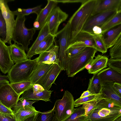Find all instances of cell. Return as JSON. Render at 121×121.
I'll use <instances>...</instances> for the list:
<instances>
[{
  "instance_id": "1",
  "label": "cell",
  "mask_w": 121,
  "mask_h": 121,
  "mask_svg": "<svg viewBox=\"0 0 121 121\" xmlns=\"http://www.w3.org/2000/svg\"><path fill=\"white\" fill-rule=\"evenodd\" d=\"M96 0H86L70 18L68 22L70 26V37L69 44L82 30L88 19L91 16Z\"/></svg>"
},
{
  "instance_id": "2",
  "label": "cell",
  "mask_w": 121,
  "mask_h": 121,
  "mask_svg": "<svg viewBox=\"0 0 121 121\" xmlns=\"http://www.w3.org/2000/svg\"><path fill=\"white\" fill-rule=\"evenodd\" d=\"M97 52L95 48L87 47L78 54L68 58L66 70L68 76L73 77L84 69L93 59Z\"/></svg>"
},
{
  "instance_id": "3",
  "label": "cell",
  "mask_w": 121,
  "mask_h": 121,
  "mask_svg": "<svg viewBox=\"0 0 121 121\" xmlns=\"http://www.w3.org/2000/svg\"><path fill=\"white\" fill-rule=\"evenodd\" d=\"M25 16H17L15 20V24L13 32L12 40L19 45L27 52L29 50L28 46L30 41L32 40L36 29L34 28L28 29L25 26Z\"/></svg>"
},
{
  "instance_id": "4",
  "label": "cell",
  "mask_w": 121,
  "mask_h": 121,
  "mask_svg": "<svg viewBox=\"0 0 121 121\" xmlns=\"http://www.w3.org/2000/svg\"><path fill=\"white\" fill-rule=\"evenodd\" d=\"M37 63L35 59L31 60L29 59L15 63L8 73L7 76L10 83L28 80Z\"/></svg>"
},
{
  "instance_id": "5",
  "label": "cell",
  "mask_w": 121,
  "mask_h": 121,
  "mask_svg": "<svg viewBox=\"0 0 121 121\" xmlns=\"http://www.w3.org/2000/svg\"><path fill=\"white\" fill-rule=\"evenodd\" d=\"M69 24L68 22L64 27L55 35L54 43L58 47V56L59 65L62 70H66L68 57L66 50L70 37Z\"/></svg>"
},
{
  "instance_id": "6",
  "label": "cell",
  "mask_w": 121,
  "mask_h": 121,
  "mask_svg": "<svg viewBox=\"0 0 121 121\" xmlns=\"http://www.w3.org/2000/svg\"><path fill=\"white\" fill-rule=\"evenodd\" d=\"M74 102L72 95L67 90L65 91L61 99L56 100L52 109L59 121H64L73 113Z\"/></svg>"
},
{
  "instance_id": "7",
  "label": "cell",
  "mask_w": 121,
  "mask_h": 121,
  "mask_svg": "<svg viewBox=\"0 0 121 121\" xmlns=\"http://www.w3.org/2000/svg\"><path fill=\"white\" fill-rule=\"evenodd\" d=\"M121 116V108L112 109L95 107L88 115V121H114Z\"/></svg>"
},
{
  "instance_id": "8",
  "label": "cell",
  "mask_w": 121,
  "mask_h": 121,
  "mask_svg": "<svg viewBox=\"0 0 121 121\" xmlns=\"http://www.w3.org/2000/svg\"><path fill=\"white\" fill-rule=\"evenodd\" d=\"M118 11L116 10H110L91 16L87 21L81 30L93 34L92 29L94 26H97L101 27Z\"/></svg>"
},
{
  "instance_id": "9",
  "label": "cell",
  "mask_w": 121,
  "mask_h": 121,
  "mask_svg": "<svg viewBox=\"0 0 121 121\" xmlns=\"http://www.w3.org/2000/svg\"><path fill=\"white\" fill-rule=\"evenodd\" d=\"M9 0H0V8L6 26V36L4 42L11 44L15 24L14 15L8 5Z\"/></svg>"
},
{
  "instance_id": "10",
  "label": "cell",
  "mask_w": 121,
  "mask_h": 121,
  "mask_svg": "<svg viewBox=\"0 0 121 121\" xmlns=\"http://www.w3.org/2000/svg\"><path fill=\"white\" fill-rule=\"evenodd\" d=\"M68 16V14L61 10L59 7H56L50 15L47 21L50 34L55 36L58 32L60 24L65 21Z\"/></svg>"
},
{
  "instance_id": "11",
  "label": "cell",
  "mask_w": 121,
  "mask_h": 121,
  "mask_svg": "<svg viewBox=\"0 0 121 121\" xmlns=\"http://www.w3.org/2000/svg\"><path fill=\"white\" fill-rule=\"evenodd\" d=\"M20 95L15 92L9 83L4 85L0 88V101L9 108L15 106Z\"/></svg>"
},
{
  "instance_id": "12",
  "label": "cell",
  "mask_w": 121,
  "mask_h": 121,
  "mask_svg": "<svg viewBox=\"0 0 121 121\" xmlns=\"http://www.w3.org/2000/svg\"><path fill=\"white\" fill-rule=\"evenodd\" d=\"M62 70L60 65L53 64L35 83L39 84L44 89L49 90L57 77Z\"/></svg>"
},
{
  "instance_id": "13",
  "label": "cell",
  "mask_w": 121,
  "mask_h": 121,
  "mask_svg": "<svg viewBox=\"0 0 121 121\" xmlns=\"http://www.w3.org/2000/svg\"><path fill=\"white\" fill-rule=\"evenodd\" d=\"M14 65L11 59L8 46L0 37V69L4 74L8 73Z\"/></svg>"
},
{
  "instance_id": "14",
  "label": "cell",
  "mask_w": 121,
  "mask_h": 121,
  "mask_svg": "<svg viewBox=\"0 0 121 121\" xmlns=\"http://www.w3.org/2000/svg\"><path fill=\"white\" fill-rule=\"evenodd\" d=\"M111 10L121 11V0H96L91 16Z\"/></svg>"
},
{
  "instance_id": "15",
  "label": "cell",
  "mask_w": 121,
  "mask_h": 121,
  "mask_svg": "<svg viewBox=\"0 0 121 121\" xmlns=\"http://www.w3.org/2000/svg\"><path fill=\"white\" fill-rule=\"evenodd\" d=\"M58 49V46L55 44L48 51L39 54V56L35 59L36 63H43L49 64L56 63L59 65Z\"/></svg>"
},
{
  "instance_id": "16",
  "label": "cell",
  "mask_w": 121,
  "mask_h": 121,
  "mask_svg": "<svg viewBox=\"0 0 121 121\" xmlns=\"http://www.w3.org/2000/svg\"><path fill=\"white\" fill-rule=\"evenodd\" d=\"M32 86L25 91L22 94L21 97L19 99L35 101L42 100L46 102L51 101L50 98L53 91L45 89L42 91L34 93L32 91Z\"/></svg>"
},
{
  "instance_id": "17",
  "label": "cell",
  "mask_w": 121,
  "mask_h": 121,
  "mask_svg": "<svg viewBox=\"0 0 121 121\" xmlns=\"http://www.w3.org/2000/svg\"><path fill=\"white\" fill-rule=\"evenodd\" d=\"M107 49L112 47L121 37V25L112 28L102 35Z\"/></svg>"
},
{
  "instance_id": "18",
  "label": "cell",
  "mask_w": 121,
  "mask_h": 121,
  "mask_svg": "<svg viewBox=\"0 0 121 121\" xmlns=\"http://www.w3.org/2000/svg\"><path fill=\"white\" fill-rule=\"evenodd\" d=\"M58 3L55 0H48L47 5L43 8L42 9L37 15L35 21L39 23V30L46 23L49 16L53 9L57 6Z\"/></svg>"
},
{
  "instance_id": "19",
  "label": "cell",
  "mask_w": 121,
  "mask_h": 121,
  "mask_svg": "<svg viewBox=\"0 0 121 121\" xmlns=\"http://www.w3.org/2000/svg\"><path fill=\"white\" fill-rule=\"evenodd\" d=\"M97 75L102 82H114L121 83V73L110 67L102 70Z\"/></svg>"
},
{
  "instance_id": "20",
  "label": "cell",
  "mask_w": 121,
  "mask_h": 121,
  "mask_svg": "<svg viewBox=\"0 0 121 121\" xmlns=\"http://www.w3.org/2000/svg\"><path fill=\"white\" fill-rule=\"evenodd\" d=\"M114 82H102L101 93L104 98H109L121 104V95H120L114 88Z\"/></svg>"
},
{
  "instance_id": "21",
  "label": "cell",
  "mask_w": 121,
  "mask_h": 121,
  "mask_svg": "<svg viewBox=\"0 0 121 121\" xmlns=\"http://www.w3.org/2000/svg\"><path fill=\"white\" fill-rule=\"evenodd\" d=\"M108 58L106 56L100 55L95 57L90 63L91 68L88 70L89 73H98L103 69L107 67Z\"/></svg>"
},
{
  "instance_id": "22",
  "label": "cell",
  "mask_w": 121,
  "mask_h": 121,
  "mask_svg": "<svg viewBox=\"0 0 121 121\" xmlns=\"http://www.w3.org/2000/svg\"><path fill=\"white\" fill-rule=\"evenodd\" d=\"M12 60L16 63L26 60L28 59L25 51L22 47L16 44H11L8 46Z\"/></svg>"
},
{
  "instance_id": "23",
  "label": "cell",
  "mask_w": 121,
  "mask_h": 121,
  "mask_svg": "<svg viewBox=\"0 0 121 121\" xmlns=\"http://www.w3.org/2000/svg\"><path fill=\"white\" fill-rule=\"evenodd\" d=\"M47 22L40 29L38 36L33 44L29 49L27 55L28 59H30L34 56V53L37 47L44 38L49 34Z\"/></svg>"
},
{
  "instance_id": "24",
  "label": "cell",
  "mask_w": 121,
  "mask_h": 121,
  "mask_svg": "<svg viewBox=\"0 0 121 121\" xmlns=\"http://www.w3.org/2000/svg\"><path fill=\"white\" fill-rule=\"evenodd\" d=\"M53 64L43 63H37L29 76L28 80L30 81L33 85L35 83Z\"/></svg>"
},
{
  "instance_id": "25",
  "label": "cell",
  "mask_w": 121,
  "mask_h": 121,
  "mask_svg": "<svg viewBox=\"0 0 121 121\" xmlns=\"http://www.w3.org/2000/svg\"><path fill=\"white\" fill-rule=\"evenodd\" d=\"M40 112L37 111L33 106H27L19 109L14 115L17 121H21L38 114Z\"/></svg>"
},
{
  "instance_id": "26",
  "label": "cell",
  "mask_w": 121,
  "mask_h": 121,
  "mask_svg": "<svg viewBox=\"0 0 121 121\" xmlns=\"http://www.w3.org/2000/svg\"><path fill=\"white\" fill-rule=\"evenodd\" d=\"M77 41L83 42L87 47H92L96 49V47L92 34L81 30L78 34L69 45Z\"/></svg>"
},
{
  "instance_id": "27",
  "label": "cell",
  "mask_w": 121,
  "mask_h": 121,
  "mask_svg": "<svg viewBox=\"0 0 121 121\" xmlns=\"http://www.w3.org/2000/svg\"><path fill=\"white\" fill-rule=\"evenodd\" d=\"M55 36L50 34L46 36L39 44L35 50L34 55L47 51L54 45Z\"/></svg>"
},
{
  "instance_id": "28",
  "label": "cell",
  "mask_w": 121,
  "mask_h": 121,
  "mask_svg": "<svg viewBox=\"0 0 121 121\" xmlns=\"http://www.w3.org/2000/svg\"><path fill=\"white\" fill-rule=\"evenodd\" d=\"M95 107L112 109L121 108V104L110 99L104 98L101 96L98 99Z\"/></svg>"
},
{
  "instance_id": "29",
  "label": "cell",
  "mask_w": 121,
  "mask_h": 121,
  "mask_svg": "<svg viewBox=\"0 0 121 121\" xmlns=\"http://www.w3.org/2000/svg\"><path fill=\"white\" fill-rule=\"evenodd\" d=\"M102 82L98 77L97 73L94 74L89 79L87 90L92 94L101 93Z\"/></svg>"
},
{
  "instance_id": "30",
  "label": "cell",
  "mask_w": 121,
  "mask_h": 121,
  "mask_svg": "<svg viewBox=\"0 0 121 121\" xmlns=\"http://www.w3.org/2000/svg\"><path fill=\"white\" fill-rule=\"evenodd\" d=\"M87 47L84 43L81 42H76L69 44L66 50L68 58L78 54Z\"/></svg>"
},
{
  "instance_id": "31",
  "label": "cell",
  "mask_w": 121,
  "mask_h": 121,
  "mask_svg": "<svg viewBox=\"0 0 121 121\" xmlns=\"http://www.w3.org/2000/svg\"><path fill=\"white\" fill-rule=\"evenodd\" d=\"M121 24V11H118L112 18L101 27L102 35L109 30Z\"/></svg>"
},
{
  "instance_id": "32",
  "label": "cell",
  "mask_w": 121,
  "mask_h": 121,
  "mask_svg": "<svg viewBox=\"0 0 121 121\" xmlns=\"http://www.w3.org/2000/svg\"><path fill=\"white\" fill-rule=\"evenodd\" d=\"M84 114V110L82 107L75 108L73 113L64 121H88V117Z\"/></svg>"
},
{
  "instance_id": "33",
  "label": "cell",
  "mask_w": 121,
  "mask_h": 121,
  "mask_svg": "<svg viewBox=\"0 0 121 121\" xmlns=\"http://www.w3.org/2000/svg\"><path fill=\"white\" fill-rule=\"evenodd\" d=\"M9 84L15 92L20 95L22 94L33 85L31 82L29 80L10 83Z\"/></svg>"
},
{
  "instance_id": "34",
  "label": "cell",
  "mask_w": 121,
  "mask_h": 121,
  "mask_svg": "<svg viewBox=\"0 0 121 121\" xmlns=\"http://www.w3.org/2000/svg\"><path fill=\"white\" fill-rule=\"evenodd\" d=\"M35 121H59L52 109L46 112H40Z\"/></svg>"
},
{
  "instance_id": "35",
  "label": "cell",
  "mask_w": 121,
  "mask_h": 121,
  "mask_svg": "<svg viewBox=\"0 0 121 121\" xmlns=\"http://www.w3.org/2000/svg\"><path fill=\"white\" fill-rule=\"evenodd\" d=\"M97 51L104 54L107 52V49L104 42L102 35L92 34Z\"/></svg>"
},
{
  "instance_id": "36",
  "label": "cell",
  "mask_w": 121,
  "mask_h": 121,
  "mask_svg": "<svg viewBox=\"0 0 121 121\" xmlns=\"http://www.w3.org/2000/svg\"><path fill=\"white\" fill-rule=\"evenodd\" d=\"M41 5L27 9H22L19 8L15 11H13L14 15L25 16L33 13L38 14L42 9Z\"/></svg>"
},
{
  "instance_id": "37",
  "label": "cell",
  "mask_w": 121,
  "mask_h": 121,
  "mask_svg": "<svg viewBox=\"0 0 121 121\" xmlns=\"http://www.w3.org/2000/svg\"><path fill=\"white\" fill-rule=\"evenodd\" d=\"M110 59H121V37L109 49Z\"/></svg>"
},
{
  "instance_id": "38",
  "label": "cell",
  "mask_w": 121,
  "mask_h": 121,
  "mask_svg": "<svg viewBox=\"0 0 121 121\" xmlns=\"http://www.w3.org/2000/svg\"><path fill=\"white\" fill-rule=\"evenodd\" d=\"M101 93L93 94L82 98H79L74 101V107H77L83 104L97 99L101 95Z\"/></svg>"
},
{
  "instance_id": "39",
  "label": "cell",
  "mask_w": 121,
  "mask_h": 121,
  "mask_svg": "<svg viewBox=\"0 0 121 121\" xmlns=\"http://www.w3.org/2000/svg\"><path fill=\"white\" fill-rule=\"evenodd\" d=\"M6 26L0 8V37L4 41L6 36Z\"/></svg>"
},
{
  "instance_id": "40",
  "label": "cell",
  "mask_w": 121,
  "mask_h": 121,
  "mask_svg": "<svg viewBox=\"0 0 121 121\" xmlns=\"http://www.w3.org/2000/svg\"><path fill=\"white\" fill-rule=\"evenodd\" d=\"M98 98L96 99L85 103L82 105V107L84 109L85 111L84 115L87 116L94 108L96 105L97 100Z\"/></svg>"
},
{
  "instance_id": "41",
  "label": "cell",
  "mask_w": 121,
  "mask_h": 121,
  "mask_svg": "<svg viewBox=\"0 0 121 121\" xmlns=\"http://www.w3.org/2000/svg\"><path fill=\"white\" fill-rule=\"evenodd\" d=\"M36 102L35 101H30L25 99H19L15 106L13 108L12 110L14 114L21 108L27 106H33L32 104Z\"/></svg>"
},
{
  "instance_id": "42",
  "label": "cell",
  "mask_w": 121,
  "mask_h": 121,
  "mask_svg": "<svg viewBox=\"0 0 121 121\" xmlns=\"http://www.w3.org/2000/svg\"><path fill=\"white\" fill-rule=\"evenodd\" d=\"M108 64L109 67L121 73V59H110L108 60Z\"/></svg>"
},
{
  "instance_id": "43",
  "label": "cell",
  "mask_w": 121,
  "mask_h": 121,
  "mask_svg": "<svg viewBox=\"0 0 121 121\" xmlns=\"http://www.w3.org/2000/svg\"><path fill=\"white\" fill-rule=\"evenodd\" d=\"M0 121H17L14 114H9L0 112Z\"/></svg>"
},
{
  "instance_id": "44",
  "label": "cell",
  "mask_w": 121,
  "mask_h": 121,
  "mask_svg": "<svg viewBox=\"0 0 121 121\" xmlns=\"http://www.w3.org/2000/svg\"><path fill=\"white\" fill-rule=\"evenodd\" d=\"M0 112L4 113L14 114L11 109L9 108L4 105L0 101Z\"/></svg>"
},
{
  "instance_id": "45",
  "label": "cell",
  "mask_w": 121,
  "mask_h": 121,
  "mask_svg": "<svg viewBox=\"0 0 121 121\" xmlns=\"http://www.w3.org/2000/svg\"><path fill=\"white\" fill-rule=\"evenodd\" d=\"M32 91L33 93H37L42 91L45 89L41 85L37 83L33 84L32 86Z\"/></svg>"
},
{
  "instance_id": "46",
  "label": "cell",
  "mask_w": 121,
  "mask_h": 121,
  "mask_svg": "<svg viewBox=\"0 0 121 121\" xmlns=\"http://www.w3.org/2000/svg\"><path fill=\"white\" fill-rule=\"evenodd\" d=\"M57 3H82L86 1V0H55Z\"/></svg>"
},
{
  "instance_id": "47",
  "label": "cell",
  "mask_w": 121,
  "mask_h": 121,
  "mask_svg": "<svg viewBox=\"0 0 121 121\" xmlns=\"http://www.w3.org/2000/svg\"><path fill=\"white\" fill-rule=\"evenodd\" d=\"M93 33L96 35H102V30L101 27L97 26H94L92 29Z\"/></svg>"
},
{
  "instance_id": "48",
  "label": "cell",
  "mask_w": 121,
  "mask_h": 121,
  "mask_svg": "<svg viewBox=\"0 0 121 121\" xmlns=\"http://www.w3.org/2000/svg\"><path fill=\"white\" fill-rule=\"evenodd\" d=\"M113 86L117 93L121 95V83L114 82Z\"/></svg>"
},
{
  "instance_id": "49",
  "label": "cell",
  "mask_w": 121,
  "mask_h": 121,
  "mask_svg": "<svg viewBox=\"0 0 121 121\" xmlns=\"http://www.w3.org/2000/svg\"><path fill=\"white\" fill-rule=\"evenodd\" d=\"M38 114L30 117L24 120L20 121H35Z\"/></svg>"
},
{
  "instance_id": "50",
  "label": "cell",
  "mask_w": 121,
  "mask_h": 121,
  "mask_svg": "<svg viewBox=\"0 0 121 121\" xmlns=\"http://www.w3.org/2000/svg\"><path fill=\"white\" fill-rule=\"evenodd\" d=\"M92 95V94L89 91L87 90L83 92L79 98H82Z\"/></svg>"
},
{
  "instance_id": "51",
  "label": "cell",
  "mask_w": 121,
  "mask_h": 121,
  "mask_svg": "<svg viewBox=\"0 0 121 121\" xmlns=\"http://www.w3.org/2000/svg\"><path fill=\"white\" fill-rule=\"evenodd\" d=\"M33 26L36 30H39L40 25L39 22L36 21H35L33 24Z\"/></svg>"
},
{
  "instance_id": "52",
  "label": "cell",
  "mask_w": 121,
  "mask_h": 121,
  "mask_svg": "<svg viewBox=\"0 0 121 121\" xmlns=\"http://www.w3.org/2000/svg\"><path fill=\"white\" fill-rule=\"evenodd\" d=\"M4 80L9 81L7 76L3 75L0 74V81Z\"/></svg>"
},
{
  "instance_id": "53",
  "label": "cell",
  "mask_w": 121,
  "mask_h": 121,
  "mask_svg": "<svg viewBox=\"0 0 121 121\" xmlns=\"http://www.w3.org/2000/svg\"><path fill=\"white\" fill-rule=\"evenodd\" d=\"M9 81L4 80L0 81V88L4 85L9 84Z\"/></svg>"
},
{
  "instance_id": "54",
  "label": "cell",
  "mask_w": 121,
  "mask_h": 121,
  "mask_svg": "<svg viewBox=\"0 0 121 121\" xmlns=\"http://www.w3.org/2000/svg\"><path fill=\"white\" fill-rule=\"evenodd\" d=\"M114 121H121V116L119 117Z\"/></svg>"
}]
</instances>
